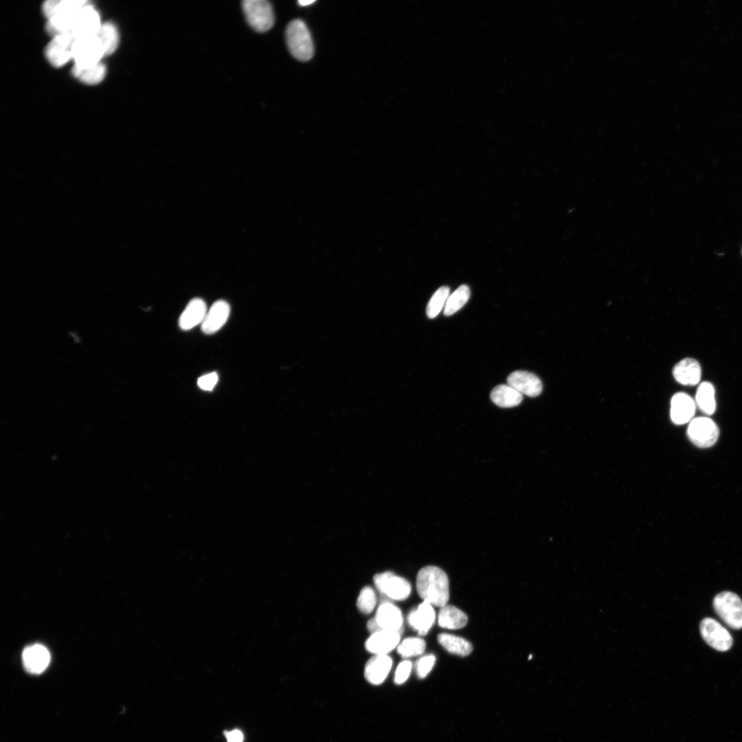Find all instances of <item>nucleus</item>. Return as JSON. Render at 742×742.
Masks as SVG:
<instances>
[{"label": "nucleus", "instance_id": "f257e3e1", "mask_svg": "<svg viewBox=\"0 0 742 742\" xmlns=\"http://www.w3.org/2000/svg\"><path fill=\"white\" fill-rule=\"evenodd\" d=\"M416 589L424 601L442 607L449 598V579L440 567L433 565L420 569L416 577Z\"/></svg>", "mask_w": 742, "mask_h": 742}, {"label": "nucleus", "instance_id": "f03ea898", "mask_svg": "<svg viewBox=\"0 0 742 742\" xmlns=\"http://www.w3.org/2000/svg\"><path fill=\"white\" fill-rule=\"evenodd\" d=\"M286 41L291 54L301 61L308 60L313 54V43L310 32L304 21L295 19L286 30Z\"/></svg>", "mask_w": 742, "mask_h": 742}, {"label": "nucleus", "instance_id": "7ed1b4c3", "mask_svg": "<svg viewBox=\"0 0 742 742\" xmlns=\"http://www.w3.org/2000/svg\"><path fill=\"white\" fill-rule=\"evenodd\" d=\"M104 56L103 47L95 34L75 38L73 45L74 66L80 68L91 67L101 62Z\"/></svg>", "mask_w": 742, "mask_h": 742}, {"label": "nucleus", "instance_id": "20e7f679", "mask_svg": "<svg viewBox=\"0 0 742 742\" xmlns=\"http://www.w3.org/2000/svg\"><path fill=\"white\" fill-rule=\"evenodd\" d=\"M716 613L730 627L742 628V600L738 595L730 592L718 594L713 600Z\"/></svg>", "mask_w": 742, "mask_h": 742}, {"label": "nucleus", "instance_id": "39448f33", "mask_svg": "<svg viewBox=\"0 0 742 742\" xmlns=\"http://www.w3.org/2000/svg\"><path fill=\"white\" fill-rule=\"evenodd\" d=\"M242 8L249 25L258 32L269 30L274 23L273 8L266 0H245Z\"/></svg>", "mask_w": 742, "mask_h": 742}, {"label": "nucleus", "instance_id": "423d86ee", "mask_svg": "<svg viewBox=\"0 0 742 742\" xmlns=\"http://www.w3.org/2000/svg\"><path fill=\"white\" fill-rule=\"evenodd\" d=\"M687 434L695 445L700 448H708L717 442L719 430L716 423L710 418L698 417L690 422Z\"/></svg>", "mask_w": 742, "mask_h": 742}, {"label": "nucleus", "instance_id": "0eeeda50", "mask_svg": "<svg viewBox=\"0 0 742 742\" xmlns=\"http://www.w3.org/2000/svg\"><path fill=\"white\" fill-rule=\"evenodd\" d=\"M376 587L389 598L396 600L406 599L410 594L411 585L403 577L391 572L377 574L374 576Z\"/></svg>", "mask_w": 742, "mask_h": 742}, {"label": "nucleus", "instance_id": "6e6552de", "mask_svg": "<svg viewBox=\"0 0 742 742\" xmlns=\"http://www.w3.org/2000/svg\"><path fill=\"white\" fill-rule=\"evenodd\" d=\"M101 25L99 12L89 2L77 12L70 34L75 38L95 35Z\"/></svg>", "mask_w": 742, "mask_h": 742}, {"label": "nucleus", "instance_id": "1a4fd4ad", "mask_svg": "<svg viewBox=\"0 0 742 742\" xmlns=\"http://www.w3.org/2000/svg\"><path fill=\"white\" fill-rule=\"evenodd\" d=\"M704 641L713 649L726 651L732 645V638L728 631L711 618L703 619L699 625Z\"/></svg>", "mask_w": 742, "mask_h": 742}, {"label": "nucleus", "instance_id": "9d476101", "mask_svg": "<svg viewBox=\"0 0 742 742\" xmlns=\"http://www.w3.org/2000/svg\"><path fill=\"white\" fill-rule=\"evenodd\" d=\"M74 40L75 38L69 33L54 36L45 50L48 61L53 66L58 67L73 59Z\"/></svg>", "mask_w": 742, "mask_h": 742}, {"label": "nucleus", "instance_id": "9b49d317", "mask_svg": "<svg viewBox=\"0 0 742 742\" xmlns=\"http://www.w3.org/2000/svg\"><path fill=\"white\" fill-rule=\"evenodd\" d=\"M22 660L27 672L32 674H40L48 666L50 654L43 645L35 644L23 650Z\"/></svg>", "mask_w": 742, "mask_h": 742}, {"label": "nucleus", "instance_id": "f8f14e48", "mask_svg": "<svg viewBox=\"0 0 742 742\" xmlns=\"http://www.w3.org/2000/svg\"><path fill=\"white\" fill-rule=\"evenodd\" d=\"M507 383L521 394L530 397L539 396L543 388L540 379L527 371L518 370L512 372L507 378Z\"/></svg>", "mask_w": 742, "mask_h": 742}, {"label": "nucleus", "instance_id": "ddd939ff", "mask_svg": "<svg viewBox=\"0 0 742 742\" xmlns=\"http://www.w3.org/2000/svg\"><path fill=\"white\" fill-rule=\"evenodd\" d=\"M230 313V306L225 300L213 303L201 324V330L207 335L215 333L226 323Z\"/></svg>", "mask_w": 742, "mask_h": 742}, {"label": "nucleus", "instance_id": "4468645a", "mask_svg": "<svg viewBox=\"0 0 742 742\" xmlns=\"http://www.w3.org/2000/svg\"><path fill=\"white\" fill-rule=\"evenodd\" d=\"M695 403L687 394L678 392L671 401L670 414L672 421L677 425L690 422L695 412Z\"/></svg>", "mask_w": 742, "mask_h": 742}, {"label": "nucleus", "instance_id": "2eb2a0df", "mask_svg": "<svg viewBox=\"0 0 742 742\" xmlns=\"http://www.w3.org/2000/svg\"><path fill=\"white\" fill-rule=\"evenodd\" d=\"M400 631L382 630L372 633L366 640L367 651L375 655H386L399 643Z\"/></svg>", "mask_w": 742, "mask_h": 742}, {"label": "nucleus", "instance_id": "dca6fc26", "mask_svg": "<svg viewBox=\"0 0 742 742\" xmlns=\"http://www.w3.org/2000/svg\"><path fill=\"white\" fill-rule=\"evenodd\" d=\"M373 618L379 631H400L403 621L399 608L387 601L381 604Z\"/></svg>", "mask_w": 742, "mask_h": 742}, {"label": "nucleus", "instance_id": "f3484780", "mask_svg": "<svg viewBox=\"0 0 742 742\" xmlns=\"http://www.w3.org/2000/svg\"><path fill=\"white\" fill-rule=\"evenodd\" d=\"M435 620V611L428 602L421 603L416 609H412L407 617L411 627L419 635H425L431 628Z\"/></svg>", "mask_w": 742, "mask_h": 742}, {"label": "nucleus", "instance_id": "a211bd4d", "mask_svg": "<svg viewBox=\"0 0 742 742\" xmlns=\"http://www.w3.org/2000/svg\"><path fill=\"white\" fill-rule=\"evenodd\" d=\"M392 666V660L387 655H375L366 663L364 676L372 684L379 685L387 677Z\"/></svg>", "mask_w": 742, "mask_h": 742}, {"label": "nucleus", "instance_id": "6ab92c4d", "mask_svg": "<svg viewBox=\"0 0 742 742\" xmlns=\"http://www.w3.org/2000/svg\"><path fill=\"white\" fill-rule=\"evenodd\" d=\"M207 312L206 304L201 298L192 299L179 318V326L183 330H188L201 324Z\"/></svg>", "mask_w": 742, "mask_h": 742}, {"label": "nucleus", "instance_id": "aec40b11", "mask_svg": "<svg viewBox=\"0 0 742 742\" xmlns=\"http://www.w3.org/2000/svg\"><path fill=\"white\" fill-rule=\"evenodd\" d=\"M673 375L676 381L680 384L695 385L699 382L701 379V366L695 359L685 358L674 366Z\"/></svg>", "mask_w": 742, "mask_h": 742}, {"label": "nucleus", "instance_id": "412c9836", "mask_svg": "<svg viewBox=\"0 0 742 742\" xmlns=\"http://www.w3.org/2000/svg\"><path fill=\"white\" fill-rule=\"evenodd\" d=\"M491 399L499 407H512L521 403L523 396L509 385L501 384L493 389Z\"/></svg>", "mask_w": 742, "mask_h": 742}, {"label": "nucleus", "instance_id": "4be33fe9", "mask_svg": "<svg viewBox=\"0 0 742 742\" xmlns=\"http://www.w3.org/2000/svg\"><path fill=\"white\" fill-rule=\"evenodd\" d=\"M438 621V625L442 628L458 629L466 625L468 617L458 608L446 605L440 608Z\"/></svg>", "mask_w": 742, "mask_h": 742}, {"label": "nucleus", "instance_id": "5701e85b", "mask_svg": "<svg viewBox=\"0 0 742 742\" xmlns=\"http://www.w3.org/2000/svg\"><path fill=\"white\" fill-rule=\"evenodd\" d=\"M439 644L449 653L462 657L469 655L473 647L466 640L449 633H440L438 636Z\"/></svg>", "mask_w": 742, "mask_h": 742}, {"label": "nucleus", "instance_id": "b1692460", "mask_svg": "<svg viewBox=\"0 0 742 742\" xmlns=\"http://www.w3.org/2000/svg\"><path fill=\"white\" fill-rule=\"evenodd\" d=\"M89 2L85 0H48L43 3L42 10L49 19L57 14L78 10Z\"/></svg>", "mask_w": 742, "mask_h": 742}, {"label": "nucleus", "instance_id": "393cba45", "mask_svg": "<svg viewBox=\"0 0 742 742\" xmlns=\"http://www.w3.org/2000/svg\"><path fill=\"white\" fill-rule=\"evenodd\" d=\"M715 391L712 383H701L695 394V402L699 409L707 415H712L716 409Z\"/></svg>", "mask_w": 742, "mask_h": 742}, {"label": "nucleus", "instance_id": "a878e982", "mask_svg": "<svg viewBox=\"0 0 742 742\" xmlns=\"http://www.w3.org/2000/svg\"><path fill=\"white\" fill-rule=\"evenodd\" d=\"M106 72V67L102 62L88 67L80 68L74 66L72 68V74L74 77L82 82L91 85L102 82Z\"/></svg>", "mask_w": 742, "mask_h": 742}, {"label": "nucleus", "instance_id": "bb28decb", "mask_svg": "<svg viewBox=\"0 0 742 742\" xmlns=\"http://www.w3.org/2000/svg\"><path fill=\"white\" fill-rule=\"evenodd\" d=\"M95 35L103 47L105 56L111 55L116 50L119 44V33L113 23H102Z\"/></svg>", "mask_w": 742, "mask_h": 742}, {"label": "nucleus", "instance_id": "cd10ccee", "mask_svg": "<svg viewBox=\"0 0 742 742\" xmlns=\"http://www.w3.org/2000/svg\"><path fill=\"white\" fill-rule=\"evenodd\" d=\"M469 296V286L465 284L460 286L449 296L444 308V315L450 316L458 311L467 302Z\"/></svg>", "mask_w": 742, "mask_h": 742}, {"label": "nucleus", "instance_id": "c85d7f7f", "mask_svg": "<svg viewBox=\"0 0 742 742\" xmlns=\"http://www.w3.org/2000/svg\"><path fill=\"white\" fill-rule=\"evenodd\" d=\"M449 288L447 286L440 287L432 295L429 301L426 309V313L429 318L436 317L445 308L446 302L449 296Z\"/></svg>", "mask_w": 742, "mask_h": 742}, {"label": "nucleus", "instance_id": "c756f323", "mask_svg": "<svg viewBox=\"0 0 742 742\" xmlns=\"http://www.w3.org/2000/svg\"><path fill=\"white\" fill-rule=\"evenodd\" d=\"M425 647L424 640L411 637L401 642L398 646L397 651L403 657L407 658L422 654L425 651Z\"/></svg>", "mask_w": 742, "mask_h": 742}, {"label": "nucleus", "instance_id": "7c9ffc66", "mask_svg": "<svg viewBox=\"0 0 742 742\" xmlns=\"http://www.w3.org/2000/svg\"><path fill=\"white\" fill-rule=\"evenodd\" d=\"M376 603V596L374 589L369 586L363 587L359 593L357 603L360 611L365 614L371 613L374 609Z\"/></svg>", "mask_w": 742, "mask_h": 742}, {"label": "nucleus", "instance_id": "2f4dec72", "mask_svg": "<svg viewBox=\"0 0 742 742\" xmlns=\"http://www.w3.org/2000/svg\"><path fill=\"white\" fill-rule=\"evenodd\" d=\"M436 662L433 655H427L418 660L416 664V671L419 678L425 677L431 671Z\"/></svg>", "mask_w": 742, "mask_h": 742}, {"label": "nucleus", "instance_id": "473e14b6", "mask_svg": "<svg viewBox=\"0 0 742 742\" xmlns=\"http://www.w3.org/2000/svg\"><path fill=\"white\" fill-rule=\"evenodd\" d=\"M412 666L411 662L408 660H404L398 665L394 678V682L396 684H402L408 679L411 673Z\"/></svg>", "mask_w": 742, "mask_h": 742}, {"label": "nucleus", "instance_id": "72a5a7b5", "mask_svg": "<svg viewBox=\"0 0 742 742\" xmlns=\"http://www.w3.org/2000/svg\"><path fill=\"white\" fill-rule=\"evenodd\" d=\"M218 381L216 372H212L200 376L197 380L198 386L203 390L212 391Z\"/></svg>", "mask_w": 742, "mask_h": 742}, {"label": "nucleus", "instance_id": "f704fd0d", "mask_svg": "<svg viewBox=\"0 0 742 742\" xmlns=\"http://www.w3.org/2000/svg\"><path fill=\"white\" fill-rule=\"evenodd\" d=\"M224 734L226 737L227 742H243L244 736L243 732L238 730L234 729L230 731H224Z\"/></svg>", "mask_w": 742, "mask_h": 742}, {"label": "nucleus", "instance_id": "c9c22d12", "mask_svg": "<svg viewBox=\"0 0 742 742\" xmlns=\"http://www.w3.org/2000/svg\"><path fill=\"white\" fill-rule=\"evenodd\" d=\"M314 1H313V0H301V1H298V3L300 5L306 6L307 5H310V4L313 3Z\"/></svg>", "mask_w": 742, "mask_h": 742}]
</instances>
